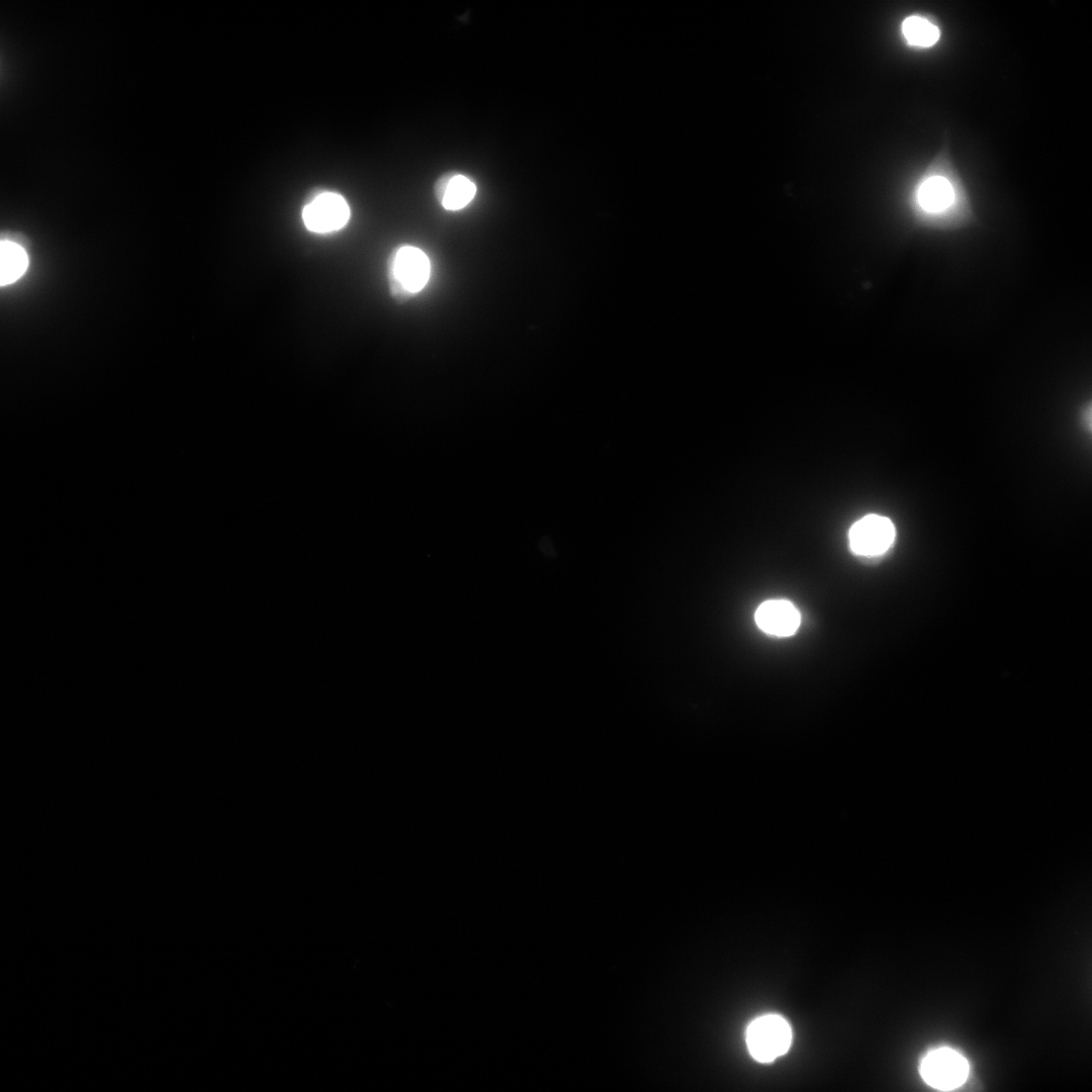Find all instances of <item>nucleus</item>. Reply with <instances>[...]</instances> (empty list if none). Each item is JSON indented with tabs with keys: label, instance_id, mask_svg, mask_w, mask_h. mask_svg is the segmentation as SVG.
<instances>
[{
	"label": "nucleus",
	"instance_id": "f257e3e1",
	"mask_svg": "<svg viewBox=\"0 0 1092 1092\" xmlns=\"http://www.w3.org/2000/svg\"><path fill=\"white\" fill-rule=\"evenodd\" d=\"M431 262L419 247L408 244L396 246L386 262V277L390 296L397 302H405L421 292L429 282Z\"/></svg>",
	"mask_w": 1092,
	"mask_h": 1092
},
{
	"label": "nucleus",
	"instance_id": "f03ea898",
	"mask_svg": "<svg viewBox=\"0 0 1092 1092\" xmlns=\"http://www.w3.org/2000/svg\"><path fill=\"white\" fill-rule=\"evenodd\" d=\"M745 1041L751 1057L759 1063H770L785 1055L792 1042V1029L779 1014H764L747 1026Z\"/></svg>",
	"mask_w": 1092,
	"mask_h": 1092
},
{
	"label": "nucleus",
	"instance_id": "7ed1b4c3",
	"mask_svg": "<svg viewBox=\"0 0 1092 1092\" xmlns=\"http://www.w3.org/2000/svg\"><path fill=\"white\" fill-rule=\"evenodd\" d=\"M920 1075L932 1088L949 1091L960 1087L969 1075V1063L958 1051L941 1046L928 1052L921 1061Z\"/></svg>",
	"mask_w": 1092,
	"mask_h": 1092
},
{
	"label": "nucleus",
	"instance_id": "20e7f679",
	"mask_svg": "<svg viewBox=\"0 0 1092 1092\" xmlns=\"http://www.w3.org/2000/svg\"><path fill=\"white\" fill-rule=\"evenodd\" d=\"M305 228L316 234H329L343 229L350 218V207L339 193L325 191L311 198L302 208Z\"/></svg>",
	"mask_w": 1092,
	"mask_h": 1092
},
{
	"label": "nucleus",
	"instance_id": "39448f33",
	"mask_svg": "<svg viewBox=\"0 0 1092 1092\" xmlns=\"http://www.w3.org/2000/svg\"><path fill=\"white\" fill-rule=\"evenodd\" d=\"M895 536L896 530L892 521L876 514L857 520L848 533L850 549L861 556L885 553L892 546Z\"/></svg>",
	"mask_w": 1092,
	"mask_h": 1092
},
{
	"label": "nucleus",
	"instance_id": "423d86ee",
	"mask_svg": "<svg viewBox=\"0 0 1092 1092\" xmlns=\"http://www.w3.org/2000/svg\"><path fill=\"white\" fill-rule=\"evenodd\" d=\"M916 204L925 214L935 219L951 216L958 204V192L952 182L944 176L932 175L924 179L916 189Z\"/></svg>",
	"mask_w": 1092,
	"mask_h": 1092
},
{
	"label": "nucleus",
	"instance_id": "0eeeda50",
	"mask_svg": "<svg viewBox=\"0 0 1092 1092\" xmlns=\"http://www.w3.org/2000/svg\"><path fill=\"white\" fill-rule=\"evenodd\" d=\"M754 619L763 632L788 637L796 633L801 617L796 607L786 600H768L756 610Z\"/></svg>",
	"mask_w": 1092,
	"mask_h": 1092
},
{
	"label": "nucleus",
	"instance_id": "6e6552de",
	"mask_svg": "<svg viewBox=\"0 0 1092 1092\" xmlns=\"http://www.w3.org/2000/svg\"><path fill=\"white\" fill-rule=\"evenodd\" d=\"M476 192V184L468 176L455 171L443 173L433 185L435 199L449 211H457L467 206Z\"/></svg>",
	"mask_w": 1092,
	"mask_h": 1092
},
{
	"label": "nucleus",
	"instance_id": "1a4fd4ad",
	"mask_svg": "<svg viewBox=\"0 0 1092 1092\" xmlns=\"http://www.w3.org/2000/svg\"><path fill=\"white\" fill-rule=\"evenodd\" d=\"M28 258L25 251L16 243L2 240L0 243V284L8 285L16 281L26 270Z\"/></svg>",
	"mask_w": 1092,
	"mask_h": 1092
},
{
	"label": "nucleus",
	"instance_id": "9d476101",
	"mask_svg": "<svg viewBox=\"0 0 1092 1092\" xmlns=\"http://www.w3.org/2000/svg\"><path fill=\"white\" fill-rule=\"evenodd\" d=\"M902 32L907 41L917 47H930L939 38L938 28L920 16L907 17L902 23Z\"/></svg>",
	"mask_w": 1092,
	"mask_h": 1092
}]
</instances>
